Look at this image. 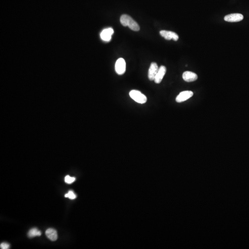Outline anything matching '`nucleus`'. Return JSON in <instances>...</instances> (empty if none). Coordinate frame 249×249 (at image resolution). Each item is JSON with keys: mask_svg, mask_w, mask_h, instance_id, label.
I'll return each mask as SVG.
<instances>
[{"mask_svg": "<svg viewBox=\"0 0 249 249\" xmlns=\"http://www.w3.org/2000/svg\"><path fill=\"white\" fill-rule=\"evenodd\" d=\"M121 24L124 26H128L130 29L133 31H137L140 30V27L136 21L127 14H123L120 18Z\"/></svg>", "mask_w": 249, "mask_h": 249, "instance_id": "obj_1", "label": "nucleus"}, {"mask_svg": "<svg viewBox=\"0 0 249 249\" xmlns=\"http://www.w3.org/2000/svg\"><path fill=\"white\" fill-rule=\"evenodd\" d=\"M129 96L132 99L140 104H144L147 101V97L139 91H131L130 92Z\"/></svg>", "mask_w": 249, "mask_h": 249, "instance_id": "obj_2", "label": "nucleus"}, {"mask_svg": "<svg viewBox=\"0 0 249 249\" xmlns=\"http://www.w3.org/2000/svg\"><path fill=\"white\" fill-rule=\"evenodd\" d=\"M115 69L116 73L119 75H122L126 72V63L123 58H120L116 60Z\"/></svg>", "mask_w": 249, "mask_h": 249, "instance_id": "obj_3", "label": "nucleus"}, {"mask_svg": "<svg viewBox=\"0 0 249 249\" xmlns=\"http://www.w3.org/2000/svg\"><path fill=\"white\" fill-rule=\"evenodd\" d=\"M193 95V92L186 91L180 92L176 98V101L178 103L183 102L189 99Z\"/></svg>", "mask_w": 249, "mask_h": 249, "instance_id": "obj_4", "label": "nucleus"}, {"mask_svg": "<svg viewBox=\"0 0 249 249\" xmlns=\"http://www.w3.org/2000/svg\"><path fill=\"white\" fill-rule=\"evenodd\" d=\"M160 34L161 36L163 37L165 39L168 40L173 39L175 41H176L179 38L178 34L174 32H171V31L162 30V31H160Z\"/></svg>", "mask_w": 249, "mask_h": 249, "instance_id": "obj_5", "label": "nucleus"}, {"mask_svg": "<svg viewBox=\"0 0 249 249\" xmlns=\"http://www.w3.org/2000/svg\"><path fill=\"white\" fill-rule=\"evenodd\" d=\"M244 16L241 13H232L224 17V20L229 22H240L243 20Z\"/></svg>", "mask_w": 249, "mask_h": 249, "instance_id": "obj_6", "label": "nucleus"}, {"mask_svg": "<svg viewBox=\"0 0 249 249\" xmlns=\"http://www.w3.org/2000/svg\"><path fill=\"white\" fill-rule=\"evenodd\" d=\"M159 67L158 64L155 62H152L149 67L148 71V78L150 81L155 80V77L158 74Z\"/></svg>", "mask_w": 249, "mask_h": 249, "instance_id": "obj_7", "label": "nucleus"}, {"mask_svg": "<svg viewBox=\"0 0 249 249\" xmlns=\"http://www.w3.org/2000/svg\"><path fill=\"white\" fill-rule=\"evenodd\" d=\"M114 31L113 28H108L104 29L100 34L101 39L105 42H109L111 40L112 36L114 34Z\"/></svg>", "mask_w": 249, "mask_h": 249, "instance_id": "obj_8", "label": "nucleus"}, {"mask_svg": "<svg viewBox=\"0 0 249 249\" xmlns=\"http://www.w3.org/2000/svg\"><path fill=\"white\" fill-rule=\"evenodd\" d=\"M198 75L190 71H186L183 74V79L187 82L195 81L198 79Z\"/></svg>", "mask_w": 249, "mask_h": 249, "instance_id": "obj_9", "label": "nucleus"}, {"mask_svg": "<svg viewBox=\"0 0 249 249\" xmlns=\"http://www.w3.org/2000/svg\"><path fill=\"white\" fill-rule=\"evenodd\" d=\"M167 69L165 66H162L159 67V70L156 77H155L154 81L156 84H160L162 82L164 76L165 75Z\"/></svg>", "mask_w": 249, "mask_h": 249, "instance_id": "obj_10", "label": "nucleus"}, {"mask_svg": "<svg viewBox=\"0 0 249 249\" xmlns=\"http://www.w3.org/2000/svg\"><path fill=\"white\" fill-rule=\"evenodd\" d=\"M45 234L50 241H56L58 238L57 231L53 228H49L46 231Z\"/></svg>", "mask_w": 249, "mask_h": 249, "instance_id": "obj_11", "label": "nucleus"}, {"mask_svg": "<svg viewBox=\"0 0 249 249\" xmlns=\"http://www.w3.org/2000/svg\"><path fill=\"white\" fill-rule=\"evenodd\" d=\"M41 232L38 230L37 228H33L30 230L28 233V236L29 238H33L36 236H40L41 235Z\"/></svg>", "mask_w": 249, "mask_h": 249, "instance_id": "obj_12", "label": "nucleus"}, {"mask_svg": "<svg viewBox=\"0 0 249 249\" xmlns=\"http://www.w3.org/2000/svg\"><path fill=\"white\" fill-rule=\"evenodd\" d=\"M75 180L76 178L75 177H72L69 175L66 176L65 177V182L68 184L73 183V182H75Z\"/></svg>", "mask_w": 249, "mask_h": 249, "instance_id": "obj_13", "label": "nucleus"}, {"mask_svg": "<svg viewBox=\"0 0 249 249\" xmlns=\"http://www.w3.org/2000/svg\"><path fill=\"white\" fill-rule=\"evenodd\" d=\"M65 197L70 199H75L76 198V195L73 191H69L67 194H65Z\"/></svg>", "mask_w": 249, "mask_h": 249, "instance_id": "obj_14", "label": "nucleus"}, {"mask_svg": "<svg viewBox=\"0 0 249 249\" xmlns=\"http://www.w3.org/2000/svg\"><path fill=\"white\" fill-rule=\"evenodd\" d=\"M0 247L2 249H8L10 248L9 244L7 243H3L0 245Z\"/></svg>", "mask_w": 249, "mask_h": 249, "instance_id": "obj_15", "label": "nucleus"}]
</instances>
